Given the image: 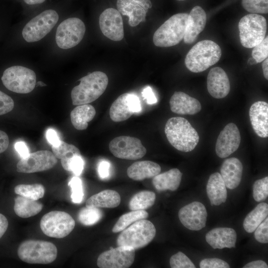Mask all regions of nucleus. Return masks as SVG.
Here are the masks:
<instances>
[{
  "mask_svg": "<svg viewBox=\"0 0 268 268\" xmlns=\"http://www.w3.org/2000/svg\"><path fill=\"white\" fill-rule=\"evenodd\" d=\"M165 133L169 143L183 152L192 151L199 141V135L190 122L183 117L171 118L165 126Z\"/></svg>",
  "mask_w": 268,
  "mask_h": 268,
  "instance_id": "1",
  "label": "nucleus"
},
{
  "mask_svg": "<svg viewBox=\"0 0 268 268\" xmlns=\"http://www.w3.org/2000/svg\"><path fill=\"white\" fill-rule=\"evenodd\" d=\"M80 83L71 91L73 105L88 104L98 99L105 91L108 78L106 73L95 71L79 79Z\"/></svg>",
  "mask_w": 268,
  "mask_h": 268,
  "instance_id": "2",
  "label": "nucleus"
},
{
  "mask_svg": "<svg viewBox=\"0 0 268 268\" xmlns=\"http://www.w3.org/2000/svg\"><path fill=\"white\" fill-rule=\"evenodd\" d=\"M221 54V48L215 42L208 40L201 41L187 54L185 66L193 72H201L217 63Z\"/></svg>",
  "mask_w": 268,
  "mask_h": 268,
  "instance_id": "3",
  "label": "nucleus"
},
{
  "mask_svg": "<svg viewBox=\"0 0 268 268\" xmlns=\"http://www.w3.org/2000/svg\"><path fill=\"white\" fill-rule=\"evenodd\" d=\"M188 16L187 13H177L164 22L154 33V45L169 47L179 44L184 37Z\"/></svg>",
  "mask_w": 268,
  "mask_h": 268,
  "instance_id": "4",
  "label": "nucleus"
},
{
  "mask_svg": "<svg viewBox=\"0 0 268 268\" xmlns=\"http://www.w3.org/2000/svg\"><path fill=\"white\" fill-rule=\"evenodd\" d=\"M17 254L21 261L27 263L48 264L56 259L58 250L50 242L28 240L20 244Z\"/></svg>",
  "mask_w": 268,
  "mask_h": 268,
  "instance_id": "5",
  "label": "nucleus"
},
{
  "mask_svg": "<svg viewBox=\"0 0 268 268\" xmlns=\"http://www.w3.org/2000/svg\"><path fill=\"white\" fill-rule=\"evenodd\" d=\"M156 229L153 224L146 219L135 221L125 228L118 236V246H126L134 250L147 246L154 239Z\"/></svg>",
  "mask_w": 268,
  "mask_h": 268,
  "instance_id": "6",
  "label": "nucleus"
},
{
  "mask_svg": "<svg viewBox=\"0 0 268 268\" xmlns=\"http://www.w3.org/2000/svg\"><path fill=\"white\" fill-rule=\"evenodd\" d=\"M239 36L242 45L252 48L262 42L266 37L267 24L262 15L251 13L240 19L238 24Z\"/></svg>",
  "mask_w": 268,
  "mask_h": 268,
  "instance_id": "7",
  "label": "nucleus"
},
{
  "mask_svg": "<svg viewBox=\"0 0 268 268\" xmlns=\"http://www.w3.org/2000/svg\"><path fill=\"white\" fill-rule=\"evenodd\" d=\"M4 86L9 90L20 94L31 92L36 84V75L32 69L21 66L6 68L1 77Z\"/></svg>",
  "mask_w": 268,
  "mask_h": 268,
  "instance_id": "8",
  "label": "nucleus"
},
{
  "mask_svg": "<svg viewBox=\"0 0 268 268\" xmlns=\"http://www.w3.org/2000/svg\"><path fill=\"white\" fill-rule=\"evenodd\" d=\"M75 221L68 213L63 211H51L41 218L40 226L47 236L63 238L70 233L75 226Z\"/></svg>",
  "mask_w": 268,
  "mask_h": 268,
  "instance_id": "9",
  "label": "nucleus"
},
{
  "mask_svg": "<svg viewBox=\"0 0 268 268\" xmlns=\"http://www.w3.org/2000/svg\"><path fill=\"white\" fill-rule=\"evenodd\" d=\"M59 20L58 13L54 10H46L36 16L24 27L22 35L27 42H37L47 35Z\"/></svg>",
  "mask_w": 268,
  "mask_h": 268,
  "instance_id": "10",
  "label": "nucleus"
},
{
  "mask_svg": "<svg viewBox=\"0 0 268 268\" xmlns=\"http://www.w3.org/2000/svg\"><path fill=\"white\" fill-rule=\"evenodd\" d=\"M85 26L78 18H68L58 26L56 34V42L59 47L68 49L75 47L82 40Z\"/></svg>",
  "mask_w": 268,
  "mask_h": 268,
  "instance_id": "11",
  "label": "nucleus"
},
{
  "mask_svg": "<svg viewBox=\"0 0 268 268\" xmlns=\"http://www.w3.org/2000/svg\"><path fill=\"white\" fill-rule=\"evenodd\" d=\"M110 152L115 157L127 160H136L143 157L146 149L140 139L130 136H120L109 143Z\"/></svg>",
  "mask_w": 268,
  "mask_h": 268,
  "instance_id": "12",
  "label": "nucleus"
},
{
  "mask_svg": "<svg viewBox=\"0 0 268 268\" xmlns=\"http://www.w3.org/2000/svg\"><path fill=\"white\" fill-rule=\"evenodd\" d=\"M57 162V158L53 153L47 150H39L21 158L17 163V171L33 173L47 171L53 168Z\"/></svg>",
  "mask_w": 268,
  "mask_h": 268,
  "instance_id": "13",
  "label": "nucleus"
},
{
  "mask_svg": "<svg viewBox=\"0 0 268 268\" xmlns=\"http://www.w3.org/2000/svg\"><path fill=\"white\" fill-rule=\"evenodd\" d=\"M135 250L130 247L118 246L101 253L98 257L100 268H128L133 264Z\"/></svg>",
  "mask_w": 268,
  "mask_h": 268,
  "instance_id": "14",
  "label": "nucleus"
},
{
  "mask_svg": "<svg viewBox=\"0 0 268 268\" xmlns=\"http://www.w3.org/2000/svg\"><path fill=\"white\" fill-rule=\"evenodd\" d=\"M207 216L205 207L199 201H194L184 206L178 212L181 223L193 231H199L205 227Z\"/></svg>",
  "mask_w": 268,
  "mask_h": 268,
  "instance_id": "15",
  "label": "nucleus"
},
{
  "mask_svg": "<svg viewBox=\"0 0 268 268\" xmlns=\"http://www.w3.org/2000/svg\"><path fill=\"white\" fill-rule=\"evenodd\" d=\"M99 24L102 33L108 38L114 41L123 39V22L118 10L113 8L104 10L99 16Z\"/></svg>",
  "mask_w": 268,
  "mask_h": 268,
  "instance_id": "16",
  "label": "nucleus"
},
{
  "mask_svg": "<svg viewBox=\"0 0 268 268\" xmlns=\"http://www.w3.org/2000/svg\"><path fill=\"white\" fill-rule=\"evenodd\" d=\"M241 142V135L237 126L234 123L228 124L220 132L215 144L217 155L221 158H226L238 148Z\"/></svg>",
  "mask_w": 268,
  "mask_h": 268,
  "instance_id": "17",
  "label": "nucleus"
},
{
  "mask_svg": "<svg viewBox=\"0 0 268 268\" xmlns=\"http://www.w3.org/2000/svg\"><path fill=\"white\" fill-rule=\"evenodd\" d=\"M119 12L129 17V24L132 27L145 20L146 13L152 7L150 0H117Z\"/></svg>",
  "mask_w": 268,
  "mask_h": 268,
  "instance_id": "18",
  "label": "nucleus"
},
{
  "mask_svg": "<svg viewBox=\"0 0 268 268\" xmlns=\"http://www.w3.org/2000/svg\"><path fill=\"white\" fill-rule=\"evenodd\" d=\"M207 88L211 96L216 99L226 97L229 93L230 84L225 71L220 67L212 68L207 77Z\"/></svg>",
  "mask_w": 268,
  "mask_h": 268,
  "instance_id": "19",
  "label": "nucleus"
},
{
  "mask_svg": "<svg viewBox=\"0 0 268 268\" xmlns=\"http://www.w3.org/2000/svg\"><path fill=\"white\" fill-rule=\"evenodd\" d=\"M206 23V14L205 11L200 6L194 7L188 14L184 42L188 44L194 42L198 35L203 30Z\"/></svg>",
  "mask_w": 268,
  "mask_h": 268,
  "instance_id": "20",
  "label": "nucleus"
},
{
  "mask_svg": "<svg viewBox=\"0 0 268 268\" xmlns=\"http://www.w3.org/2000/svg\"><path fill=\"white\" fill-rule=\"evenodd\" d=\"M249 116L252 128L260 137L268 136V104L264 101L253 103L249 110Z\"/></svg>",
  "mask_w": 268,
  "mask_h": 268,
  "instance_id": "21",
  "label": "nucleus"
},
{
  "mask_svg": "<svg viewBox=\"0 0 268 268\" xmlns=\"http://www.w3.org/2000/svg\"><path fill=\"white\" fill-rule=\"evenodd\" d=\"M169 103L171 111L180 115H194L201 109V104L197 99L181 91L175 92Z\"/></svg>",
  "mask_w": 268,
  "mask_h": 268,
  "instance_id": "22",
  "label": "nucleus"
},
{
  "mask_svg": "<svg viewBox=\"0 0 268 268\" xmlns=\"http://www.w3.org/2000/svg\"><path fill=\"white\" fill-rule=\"evenodd\" d=\"M206 242L216 249L235 247L237 234L235 230L231 228L218 227L214 228L205 235Z\"/></svg>",
  "mask_w": 268,
  "mask_h": 268,
  "instance_id": "23",
  "label": "nucleus"
},
{
  "mask_svg": "<svg viewBox=\"0 0 268 268\" xmlns=\"http://www.w3.org/2000/svg\"><path fill=\"white\" fill-rule=\"evenodd\" d=\"M243 173V165L237 158L226 159L220 168V175L226 187L233 190L240 184Z\"/></svg>",
  "mask_w": 268,
  "mask_h": 268,
  "instance_id": "24",
  "label": "nucleus"
},
{
  "mask_svg": "<svg viewBox=\"0 0 268 268\" xmlns=\"http://www.w3.org/2000/svg\"><path fill=\"white\" fill-rule=\"evenodd\" d=\"M206 188L211 205H219L226 201L227 192L220 173L216 172L210 175Z\"/></svg>",
  "mask_w": 268,
  "mask_h": 268,
  "instance_id": "25",
  "label": "nucleus"
},
{
  "mask_svg": "<svg viewBox=\"0 0 268 268\" xmlns=\"http://www.w3.org/2000/svg\"><path fill=\"white\" fill-rule=\"evenodd\" d=\"M161 167L151 161H140L134 162L127 169L128 177L135 181H141L153 178L161 172Z\"/></svg>",
  "mask_w": 268,
  "mask_h": 268,
  "instance_id": "26",
  "label": "nucleus"
},
{
  "mask_svg": "<svg viewBox=\"0 0 268 268\" xmlns=\"http://www.w3.org/2000/svg\"><path fill=\"white\" fill-rule=\"evenodd\" d=\"M182 173L177 168H173L153 178L152 184L158 191L176 190L181 183Z\"/></svg>",
  "mask_w": 268,
  "mask_h": 268,
  "instance_id": "27",
  "label": "nucleus"
},
{
  "mask_svg": "<svg viewBox=\"0 0 268 268\" xmlns=\"http://www.w3.org/2000/svg\"><path fill=\"white\" fill-rule=\"evenodd\" d=\"M121 202V197L116 191L103 190L90 197L86 201V207L114 208Z\"/></svg>",
  "mask_w": 268,
  "mask_h": 268,
  "instance_id": "28",
  "label": "nucleus"
},
{
  "mask_svg": "<svg viewBox=\"0 0 268 268\" xmlns=\"http://www.w3.org/2000/svg\"><path fill=\"white\" fill-rule=\"evenodd\" d=\"M96 114V110L92 105L85 104L77 105L70 112V120L73 126L78 130L87 129L88 123Z\"/></svg>",
  "mask_w": 268,
  "mask_h": 268,
  "instance_id": "29",
  "label": "nucleus"
},
{
  "mask_svg": "<svg viewBox=\"0 0 268 268\" xmlns=\"http://www.w3.org/2000/svg\"><path fill=\"white\" fill-rule=\"evenodd\" d=\"M129 95V93L121 95L111 105L109 115L113 121L122 122L128 119L134 114L130 106Z\"/></svg>",
  "mask_w": 268,
  "mask_h": 268,
  "instance_id": "30",
  "label": "nucleus"
},
{
  "mask_svg": "<svg viewBox=\"0 0 268 268\" xmlns=\"http://www.w3.org/2000/svg\"><path fill=\"white\" fill-rule=\"evenodd\" d=\"M42 208L43 204L37 201L20 195L14 199V211L21 218H26L36 215Z\"/></svg>",
  "mask_w": 268,
  "mask_h": 268,
  "instance_id": "31",
  "label": "nucleus"
},
{
  "mask_svg": "<svg viewBox=\"0 0 268 268\" xmlns=\"http://www.w3.org/2000/svg\"><path fill=\"white\" fill-rule=\"evenodd\" d=\"M268 215V204L266 202L258 204L246 216L243 223L245 230L249 233L253 232Z\"/></svg>",
  "mask_w": 268,
  "mask_h": 268,
  "instance_id": "32",
  "label": "nucleus"
},
{
  "mask_svg": "<svg viewBox=\"0 0 268 268\" xmlns=\"http://www.w3.org/2000/svg\"><path fill=\"white\" fill-rule=\"evenodd\" d=\"M52 149L56 158L61 159L63 168L67 171H69V162L71 159L74 156L81 155L77 147L61 140L57 145H52Z\"/></svg>",
  "mask_w": 268,
  "mask_h": 268,
  "instance_id": "33",
  "label": "nucleus"
},
{
  "mask_svg": "<svg viewBox=\"0 0 268 268\" xmlns=\"http://www.w3.org/2000/svg\"><path fill=\"white\" fill-rule=\"evenodd\" d=\"M156 195L151 191H143L135 194L129 202L131 210H145L151 207L155 202Z\"/></svg>",
  "mask_w": 268,
  "mask_h": 268,
  "instance_id": "34",
  "label": "nucleus"
},
{
  "mask_svg": "<svg viewBox=\"0 0 268 268\" xmlns=\"http://www.w3.org/2000/svg\"><path fill=\"white\" fill-rule=\"evenodd\" d=\"M148 213L144 210H132L121 215L112 228L113 233H118L138 220L146 219Z\"/></svg>",
  "mask_w": 268,
  "mask_h": 268,
  "instance_id": "35",
  "label": "nucleus"
},
{
  "mask_svg": "<svg viewBox=\"0 0 268 268\" xmlns=\"http://www.w3.org/2000/svg\"><path fill=\"white\" fill-rule=\"evenodd\" d=\"M14 192L18 195L37 201L44 197L45 188L41 184H19L14 188Z\"/></svg>",
  "mask_w": 268,
  "mask_h": 268,
  "instance_id": "36",
  "label": "nucleus"
},
{
  "mask_svg": "<svg viewBox=\"0 0 268 268\" xmlns=\"http://www.w3.org/2000/svg\"><path fill=\"white\" fill-rule=\"evenodd\" d=\"M102 216V211L99 208L86 206L78 212V219L83 225L90 226L98 222Z\"/></svg>",
  "mask_w": 268,
  "mask_h": 268,
  "instance_id": "37",
  "label": "nucleus"
},
{
  "mask_svg": "<svg viewBox=\"0 0 268 268\" xmlns=\"http://www.w3.org/2000/svg\"><path fill=\"white\" fill-rule=\"evenodd\" d=\"M253 196L257 202L265 201L268 196V177L256 180L253 186Z\"/></svg>",
  "mask_w": 268,
  "mask_h": 268,
  "instance_id": "38",
  "label": "nucleus"
},
{
  "mask_svg": "<svg viewBox=\"0 0 268 268\" xmlns=\"http://www.w3.org/2000/svg\"><path fill=\"white\" fill-rule=\"evenodd\" d=\"M242 5L251 13H268V0H242Z\"/></svg>",
  "mask_w": 268,
  "mask_h": 268,
  "instance_id": "39",
  "label": "nucleus"
},
{
  "mask_svg": "<svg viewBox=\"0 0 268 268\" xmlns=\"http://www.w3.org/2000/svg\"><path fill=\"white\" fill-rule=\"evenodd\" d=\"M68 186L71 189L72 201L75 203H80L84 196L81 180L78 176H74L69 181Z\"/></svg>",
  "mask_w": 268,
  "mask_h": 268,
  "instance_id": "40",
  "label": "nucleus"
},
{
  "mask_svg": "<svg viewBox=\"0 0 268 268\" xmlns=\"http://www.w3.org/2000/svg\"><path fill=\"white\" fill-rule=\"evenodd\" d=\"M170 265L172 268H195L190 259L183 253L178 252L170 259Z\"/></svg>",
  "mask_w": 268,
  "mask_h": 268,
  "instance_id": "41",
  "label": "nucleus"
},
{
  "mask_svg": "<svg viewBox=\"0 0 268 268\" xmlns=\"http://www.w3.org/2000/svg\"><path fill=\"white\" fill-rule=\"evenodd\" d=\"M252 57L257 63H261L268 56V37H265L264 40L255 46L252 52Z\"/></svg>",
  "mask_w": 268,
  "mask_h": 268,
  "instance_id": "42",
  "label": "nucleus"
},
{
  "mask_svg": "<svg viewBox=\"0 0 268 268\" xmlns=\"http://www.w3.org/2000/svg\"><path fill=\"white\" fill-rule=\"evenodd\" d=\"M255 231L254 237L258 242L264 244L268 243V218L267 217Z\"/></svg>",
  "mask_w": 268,
  "mask_h": 268,
  "instance_id": "43",
  "label": "nucleus"
},
{
  "mask_svg": "<svg viewBox=\"0 0 268 268\" xmlns=\"http://www.w3.org/2000/svg\"><path fill=\"white\" fill-rule=\"evenodd\" d=\"M201 268H229V264L218 258H208L201 260L200 263Z\"/></svg>",
  "mask_w": 268,
  "mask_h": 268,
  "instance_id": "44",
  "label": "nucleus"
},
{
  "mask_svg": "<svg viewBox=\"0 0 268 268\" xmlns=\"http://www.w3.org/2000/svg\"><path fill=\"white\" fill-rule=\"evenodd\" d=\"M14 105L13 99L0 90V115L5 114L12 111Z\"/></svg>",
  "mask_w": 268,
  "mask_h": 268,
  "instance_id": "45",
  "label": "nucleus"
},
{
  "mask_svg": "<svg viewBox=\"0 0 268 268\" xmlns=\"http://www.w3.org/2000/svg\"><path fill=\"white\" fill-rule=\"evenodd\" d=\"M84 161L81 155L74 156L69 162V171L76 176H79L83 169Z\"/></svg>",
  "mask_w": 268,
  "mask_h": 268,
  "instance_id": "46",
  "label": "nucleus"
},
{
  "mask_svg": "<svg viewBox=\"0 0 268 268\" xmlns=\"http://www.w3.org/2000/svg\"><path fill=\"white\" fill-rule=\"evenodd\" d=\"M110 163L106 160H101L98 164L97 170L99 176L102 179L108 178L110 175Z\"/></svg>",
  "mask_w": 268,
  "mask_h": 268,
  "instance_id": "47",
  "label": "nucleus"
},
{
  "mask_svg": "<svg viewBox=\"0 0 268 268\" xmlns=\"http://www.w3.org/2000/svg\"><path fill=\"white\" fill-rule=\"evenodd\" d=\"M142 96L146 99L148 104H153L157 102V99L153 93L152 88L149 86L145 87L142 92Z\"/></svg>",
  "mask_w": 268,
  "mask_h": 268,
  "instance_id": "48",
  "label": "nucleus"
},
{
  "mask_svg": "<svg viewBox=\"0 0 268 268\" xmlns=\"http://www.w3.org/2000/svg\"><path fill=\"white\" fill-rule=\"evenodd\" d=\"M129 103L130 108L134 113H138L141 111L140 100L136 95L130 93Z\"/></svg>",
  "mask_w": 268,
  "mask_h": 268,
  "instance_id": "49",
  "label": "nucleus"
},
{
  "mask_svg": "<svg viewBox=\"0 0 268 268\" xmlns=\"http://www.w3.org/2000/svg\"><path fill=\"white\" fill-rule=\"evenodd\" d=\"M46 137L48 141L54 146L59 144L61 141L57 132L52 129H49L46 131Z\"/></svg>",
  "mask_w": 268,
  "mask_h": 268,
  "instance_id": "50",
  "label": "nucleus"
},
{
  "mask_svg": "<svg viewBox=\"0 0 268 268\" xmlns=\"http://www.w3.org/2000/svg\"><path fill=\"white\" fill-rule=\"evenodd\" d=\"M14 148L21 158L25 157L29 154L28 148L23 141H17L14 144Z\"/></svg>",
  "mask_w": 268,
  "mask_h": 268,
  "instance_id": "51",
  "label": "nucleus"
},
{
  "mask_svg": "<svg viewBox=\"0 0 268 268\" xmlns=\"http://www.w3.org/2000/svg\"><path fill=\"white\" fill-rule=\"evenodd\" d=\"M9 143L7 134L3 131L0 130V153L5 151Z\"/></svg>",
  "mask_w": 268,
  "mask_h": 268,
  "instance_id": "52",
  "label": "nucleus"
},
{
  "mask_svg": "<svg viewBox=\"0 0 268 268\" xmlns=\"http://www.w3.org/2000/svg\"><path fill=\"white\" fill-rule=\"evenodd\" d=\"M268 265L263 261L257 260L250 262L243 267V268H268Z\"/></svg>",
  "mask_w": 268,
  "mask_h": 268,
  "instance_id": "53",
  "label": "nucleus"
},
{
  "mask_svg": "<svg viewBox=\"0 0 268 268\" xmlns=\"http://www.w3.org/2000/svg\"><path fill=\"white\" fill-rule=\"evenodd\" d=\"M8 226L7 218L2 214L0 213V239L6 232Z\"/></svg>",
  "mask_w": 268,
  "mask_h": 268,
  "instance_id": "54",
  "label": "nucleus"
},
{
  "mask_svg": "<svg viewBox=\"0 0 268 268\" xmlns=\"http://www.w3.org/2000/svg\"><path fill=\"white\" fill-rule=\"evenodd\" d=\"M262 68L263 74L265 78L268 79V59H266L263 61Z\"/></svg>",
  "mask_w": 268,
  "mask_h": 268,
  "instance_id": "55",
  "label": "nucleus"
},
{
  "mask_svg": "<svg viewBox=\"0 0 268 268\" xmlns=\"http://www.w3.org/2000/svg\"><path fill=\"white\" fill-rule=\"evenodd\" d=\"M24 1L30 5L39 4L44 2L46 0H23Z\"/></svg>",
  "mask_w": 268,
  "mask_h": 268,
  "instance_id": "56",
  "label": "nucleus"
},
{
  "mask_svg": "<svg viewBox=\"0 0 268 268\" xmlns=\"http://www.w3.org/2000/svg\"><path fill=\"white\" fill-rule=\"evenodd\" d=\"M248 64L250 65H253L257 64V62L253 57H252L249 59Z\"/></svg>",
  "mask_w": 268,
  "mask_h": 268,
  "instance_id": "57",
  "label": "nucleus"
},
{
  "mask_svg": "<svg viewBox=\"0 0 268 268\" xmlns=\"http://www.w3.org/2000/svg\"><path fill=\"white\" fill-rule=\"evenodd\" d=\"M37 85L40 86H46V84H45L42 81H39L37 82Z\"/></svg>",
  "mask_w": 268,
  "mask_h": 268,
  "instance_id": "58",
  "label": "nucleus"
},
{
  "mask_svg": "<svg viewBox=\"0 0 268 268\" xmlns=\"http://www.w3.org/2000/svg\"><path fill=\"white\" fill-rule=\"evenodd\" d=\"M179 0V1H183V0Z\"/></svg>",
  "mask_w": 268,
  "mask_h": 268,
  "instance_id": "59",
  "label": "nucleus"
}]
</instances>
